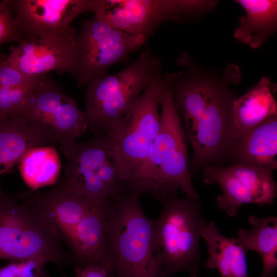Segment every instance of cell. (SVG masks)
<instances>
[{"label":"cell","mask_w":277,"mask_h":277,"mask_svg":"<svg viewBox=\"0 0 277 277\" xmlns=\"http://www.w3.org/2000/svg\"><path fill=\"white\" fill-rule=\"evenodd\" d=\"M146 42L144 36L123 31L94 15L82 22L76 35L74 65L70 75L78 87L87 86L107 74L111 66L126 60Z\"/></svg>","instance_id":"52a82bcc"},{"label":"cell","mask_w":277,"mask_h":277,"mask_svg":"<svg viewBox=\"0 0 277 277\" xmlns=\"http://www.w3.org/2000/svg\"><path fill=\"white\" fill-rule=\"evenodd\" d=\"M48 262L39 258L11 261L0 267V277H50L44 268Z\"/></svg>","instance_id":"d4e9b609"},{"label":"cell","mask_w":277,"mask_h":277,"mask_svg":"<svg viewBox=\"0 0 277 277\" xmlns=\"http://www.w3.org/2000/svg\"><path fill=\"white\" fill-rule=\"evenodd\" d=\"M74 277H108L105 270L95 263L75 266Z\"/></svg>","instance_id":"f1b7e54d"},{"label":"cell","mask_w":277,"mask_h":277,"mask_svg":"<svg viewBox=\"0 0 277 277\" xmlns=\"http://www.w3.org/2000/svg\"><path fill=\"white\" fill-rule=\"evenodd\" d=\"M270 277H274V275L272 274V275H271Z\"/></svg>","instance_id":"f546056e"},{"label":"cell","mask_w":277,"mask_h":277,"mask_svg":"<svg viewBox=\"0 0 277 277\" xmlns=\"http://www.w3.org/2000/svg\"><path fill=\"white\" fill-rule=\"evenodd\" d=\"M54 144L19 115L13 114L0 121V176L30 149Z\"/></svg>","instance_id":"ffe728a7"},{"label":"cell","mask_w":277,"mask_h":277,"mask_svg":"<svg viewBox=\"0 0 277 277\" xmlns=\"http://www.w3.org/2000/svg\"><path fill=\"white\" fill-rule=\"evenodd\" d=\"M19 38L16 29L13 12L9 1H0V45L6 42L16 41Z\"/></svg>","instance_id":"83f0119b"},{"label":"cell","mask_w":277,"mask_h":277,"mask_svg":"<svg viewBox=\"0 0 277 277\" xmlns=\"http://www.w3.org/2000/svg\"><path fill=\"white\" fill-rule=\"evenodd\" d=\"M14 22L21 42L43 35L68 31L79 15L94 12L97 0H12Z\"/></svg>","instance_id":"5bb4252c"},{"label":"cell","mask_w":277,"mask_h":277,"mask_svg":"<svg viewBox=\"0 0 277 277\" xmlns=\"http://www.w3.org/2000/svg\"><path fill=\"white\" fill-rule=\"evenodd\" d=\"M111 200L95 204L74 229L67 244L74 266L101 265L105 251L107 214Z\"/></svg>","instance_id":"ac0fdd59"},{"label":"cell","mask_w":277,"mask_h":277,"mask_svg":"<svg viewBox=\"0 0 277 277\" xmlns=\"http://www.w3.org/2000/svg\"><path fill=\"white\" fill-rule=\"evenodd\" d=\"M61 240L36 193L12 195L0 188V259L39 258L62 266L71 257Z\"/></svg>","instance_id":"7a4b0ae2"},{"label":"cell","mask_w":277,"mask_h":277,"mask_svg":"<svg viewBox=\"0 0 277 277\" xmlns=\"http://www.w3.org/2000/svg\"><path fill=\"white\" fill-rule=\"evenodd\" d=\"M244 10L239 18L233 36L239 42L256 49L263 45L277 29V1L235 0Z\"/></svg>","instance_id":"7402d4cb"},{"label":"cell","mask_w":277,"mask_h":277,"mask_svg":"<svg viewBox=\"0 0 277 277\" xmlns=\"http://www.w3.org/2000/svg\"><path fill=\"white\" fill-rule=\"evenodd\" d=\"M14 114L22 116L54 144L74 140L88 131L85 112L50 77L44 75Z\"/></svg>","instance_id":"ba28073f"},{"label":"cell","mask_w":277,"mask_h":277,"mask_svg":"<svg viewBox=\"0 0 277 277\" xmlns=\"http://www.w3.org/2000/svg\"><path fill=\"white\" fill-rule=\"evenodd\" d=\"M67 160L60 185L97 202L115 199L126 192L110 156L106 136H94L85 142L61 145Z\"/></svg>","instance_id":"8992f818"},{"label":"cell","mask_w":277,"mask_h":277,"mask_svg":"<svg viewBox=\"0 0 277 277\" xmlns=\"http://www.w3.org/2000/svg\"><path fill=\"white\" fill-rule=\"evenodd\" d=\"M21 175L32 190L55 183L61 164L58 153L52 146L33 147L18 162Z\"/></svg>","instance_id":"cb8c5ba5"},{"label":"cell","mask_w":277,"mask_h":277,"mask_svg":"<svg viewBox=\"0 0 277 277\" xmlns=\"http://www.w3.org/2000/svg\"><path fill=\"white\" fill-rule=\"evenodd\" d=\"M140 195L125 192L110 201L100 265L108 277H161L155 221L145 215Z\"/></svg>","instance_id":"6da1fadb"},{"label":"cell","mask_w":277,"mask_h":277,"mask_svg":"<svg viewBox=\"0 0 277 277\" xmlns=\"http://www.w3.org/2000/svg\"><path fill=\"white\" fill-rule=\"evenodd\" d=\"M36 193L61 239L66 244L81 220L92 207L101 203L76 194L60 184L47 192Z\"/></svg>","instance_id":"d6986e66"},{"label":"cell","mask_w":277,"mask_h":277,"mask_svg":"<svg viewBox=\"0 0 277 277\" xmlns=\"http://www.w3.org/2000/svg\"><path fill=\"white\" fill-rule=\"evenodd\" d=\"M227 153L234 160L233 165L276 170L277 114L238 136L227 147Z\"/></svg>","instance_id":"2e32d148"},{"label":"cell","mask_w":277,"mask_h":277,"mask_svg":"<svg viewBox=\"0 0 277 277\" xmlns=\"http://www.w3.org/2000/svg\"><path fill=\"white\" fill-rule=\"evenodd\" d=\"M94 16L126 32L147 40L162 24L191 21L190 0H97Z\"/></svg>","instance_id":"30bf717a"},{"label":"cell","mask_w":277,"mask_h":277,"mask_svg":"<svg viewBox=\"0 0 277 277\" xmlns=\"http://www.w3.org/2000/svg\"><path fill=\"white\" fill-rule=\"evenodd\" d=\"M201 235L208 248L207 268L217 269L221 277H248L247 250L238 238L224 236L213 222H206Z\"/></svg>","instance_id":"44dd1931"},{"label":"cell","mask_w":277,"mask_h":277,"mask_svg":"<svg viewBox=\"0 0 277 277\" xmlns=\"http://www.w3.org/2000/svg\"><path fill=\"white\" fill-rule=\"evenodd\" d=\"M162 61L146 47L121 71L97 78L87 86L86 110L88 130L106 136L143 91L160 78Z\"/></svg>","instance_id":"3957f363"},{"label":"cell","mask_w":277,"mask_h":277,"mask_svg":"<svg viewBox=\"0 0 277 277\" xmlns=\"http://www.w3.org/2000/svg\"><path fill=\"white\" fill-rule=\"evenodd\" d=\"M176 65L180 68L177 72L165 73L164 77L187 133L206 107L219 75L202 67L186 51L179 56Z\"/></svg>","instance_id":"9a60e30c"},{"label":"cell","mask_w":277,"mask_h":277,"mask_svg":"<svg viewBox=\"0 0 277 277\" xmlns=\"http://www.w3.org/2000/svg\"><path fill=\"white\" fill-rule=\"evenodd\" d=\"M248 221L252 229H239L238 239L247 251L254 250L261 257L263 270L260 277H270L277 266V218L251 215Z\"/></svg>","instance_id":"603a6c76"},{"label":"cell","mask_w":277,"mask_h":277,"mask_svg":"<svg viewBox=\"0 0 277 277\" xmlns=\"http://www.w3.org/2000/svg\"><path fill=\"white\" fill-rule=\"evenodd\" d=\"M163 76L143 91L106 135L111 160L125 184L146 157L159 131Z\"/></svg>","instance_id":"5b68a950"},{"label":"cell","mask_w":277,"mask_h":277,"mask_svg":"<svg viewBox=\"0 0 277 277\" xmlns=\"http://www.w3.org/2000/svg\"><path fill=\"white\" fill-rule=\"evenodd\" d=\"M163 76L160 99L161 107L159 131L149 152L136 172L125 183L127 192L152 196L158 171L182 145L187 137L176 109L171 90Z\"/></svg>","instance_id":"7c38bea8"},{"label":"cell","mask_w":277,"mask_h":277,"mask_svg":"<svg viewBox=\"0 0 277 277\" xmlns=\"http://www.w3.org/2000/svg\"><path fill=\"white\" fill-rule=\"evenodd\" d=\"M75 30L50 33L24 40L12 46L6 62L21 72L42 76L53 71L71 74L74 65Z\"/></svg>","instance_id":"4fadbf2b"},{"label":"cell","mask_w":277,"mask_h":277,"mask_svg":"<svg viewBox=\"0 0 277 277\" xmlns=\"http://www.w3.org/2000/svg\"><path fill=\"white\" fill-rule=\"evenodd\" d=\"M163 203L164 208L155 227L161 277L181 271L187 272L190 277H198L199 244L206 223L199 201L174 196Z\"/></svg>","instance_id":"277c9868"},{"label":"cell","mask_w":277,"mask_h":277,"mask_svg":"<svg viewBox=\"0 0 277 277\" xmlns=\"http://www.w3.org/2000/svg\"><path fill=\"white\" fill-rule=\"evenodd\" d=\"M0 55V87H22L36 85L42 76L27 75L7 63Z\"/></svg>","instance_id":"4316f807"},{"label":"cell","mask_w":277,"mask_h":277,"mask_svg":"<svg viewBox=\"0 0 277 277\" xmlns=\"http://www.w3.org/2000/svg\"><path fill=\"white\" fill-rule=\"evenodd\" d=\"M242 79L241 70L230 64L219 75L217 83L202 115L186 133L192 149L194 168L212 164L225 155L233 101L238 97L230 88Z\"/></svg>","instance_id":"9c48e42d"},{"label":"cell","mask_w":277,"mask_h":277,"mask_svg":"<svg viewBox=\"0 0 277 277\" xmlns=\"http://www.w3.org/2000/svg\"><path fill=\"white\" fill-rule=\"evenodd\" d=\"M272 172L239 164L222 167L208 164L203 167L204 182L219 186L222 193L216 199L217 206L230 216L246 204L273 203L276 184Z\"/></svg>","instance_id":"8fae6325"},{"label":"cell","mask_w":277,"mask_h":277,"mask_svg":"<svg viewBox=\"0 0 277 277\" xmlns=\"http://www.w3.org/2000/svg\"><path fill=\"white\" fill-rule=\"evenodd\" d=\"M274 88L269 77L262 76L233 101L225 153L229 144L242 133L277 114V104L273 95Z\"/></svg>","instance_id":"e0dca14e"},{"label":"cell","mask_w":277,"mask_h":277,"mask_svg":"<svg viewBox=\"0 0 277 277\" xmlns=\"http://www.w3.org/2000/svg\"><path fill=\"white\" fill-rule=\"evenodd\" d=\"M36 85L22 87H0V121L15 114Z\"/></svg>","instance_id":"484cf974"}]
</instances>
